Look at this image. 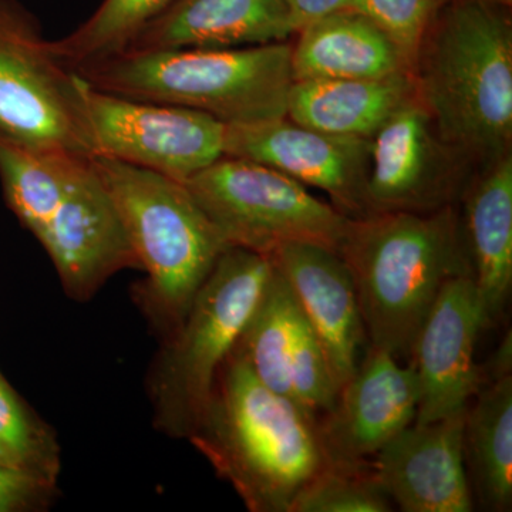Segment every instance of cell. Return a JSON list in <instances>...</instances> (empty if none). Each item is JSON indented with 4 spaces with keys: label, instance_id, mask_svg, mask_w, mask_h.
<instances>
[{
    "label": "cell",
    "instance_id": "44dd1931",
    "mask_svg": "<svg viewBox=\"0 0 512 512\" xmlns=\"http://www.w3.org/2000/svg\"><path fill=\"white\" fill-rule=\"evenodd\" d=\"M468 404L463 453L473 500L485 511L512 507V375L488 380Z\"/></svg>",
    "mask_w": 512,
    "mask_h": 512
},
{
    "label": "cell",
    "instance_id": "ffe728a7",
    "mask_svg": "<svg viewBox=\"0 0 512 512\" xmlns=\"http://www.w3.org/2000/svg\"><path fill=\"white\" fill-rule=\"evenodd\" d=\"M414 96L412 72L377 79L302 80L292 84L286 117L323 133L372 140Z\"/></svg>",
    "mask_w": 512,
    "mask_h": 512
},
{
    "label": "cell",
    "instance_id": "ac0fdd59",
    "mask_svg": "<svg viewBox=\"0 0 512 512\" xmlns=\"http://www.w3.org/2000/svg\"><path fill=\"white\" fill-rule=\"evenodd\" d=\"M458 202L473 281L494 326L512 286V154L477 167Z\"/></svg>",
    "mask_w": 512,
    "mask_h": 512
},
{
    "label": "cell",
    "instance_id": "f546056e",
    "mask_svg": "<svg viewBox=\"0 0 512 512\" xmlns=\"http://www.w3.org/2000/svg\"><path fill=\"white\" fill-rule=\"evenodd\" d=\"M295 33L308 23L349 9L352 0H282Z\"/></svg>",
    "mask_w": 512,
    "mask_h": 512
},
{
    "label": "cell",
    "instance_id": "30bf717a",
    "mask_svg": "<svg viewBox=\"0 0 512 512\" xmlns=\"http://www.w3.org/2000/svg\"><path fill=\"white\" fill-rule=\"evenodd\" d=\"M474 168L414 96L370 140L367 210L430 214L457 205Z\"/></svg>",
    "mask_w": 512,
    "mask_h": 512
},
{
    "label": "cell",
    "instance_id": "7a4b0ae2",
    "mask_svg": "<svg viewBox=\"0 0 512 512\" xmlns=\"http://www.w3.org/2000/svg\"><path fill=\"white\" fill-rule=\"evenodd\" d=\"M339 254L355 282L369 346L397 359L412 356L443 286L473 276L457 205L352 218Z\"/></svg>",
    "mask_w": 512,
    "mask_h": 512
},
{
    "label": "cell",
    "instance_id": "e0dca14e",
    "mask_svg": "<svg viewBox=\"0 0 512 512\" xmlns=\"http://www.w3.org/2000/svg\"><path fill=\"white\" fill-rule=\"evenodd\" d=\"M293 35L282 0H175L124 52L268 45Z\"/></svg>",
    "mask_w": 512,
    "mask_h": 512
},
{
    "label": "cell",
    "instance_id": "8992f818",
    "mask_svg": "<svg viewBox=\"0 0 512 512\" xmlns=\"http://www.w3.org/2000/svg\"><path fill=\"white\" fill-rule=\"evenodd\" d=\"M272 271L269 256L228 248L195 293L154 377L158 417L171 434L190 437L200 423L218 373L237 345Z\"/></svg>",
    "mask_w": 512,
    "mask_h": 512
},
{
    "label": "cell",
    "instance_id": "83f0119b",
    "mask_svg": "<svg viewBox=\"0 0 512 512\" xmlns=\"http://www.w3.org/2000/svg\"><path fill=\"white\" fill-rule=\"evenodd\" d=\"M0 444L23 467L53 481L57 473V450L49 434L29 419L22 404L0 377Z\"/></svg>",
    "mask_w": 512,
    "mask_h": 512
},
{
    "label": "cell",
    "instance_id": "5bb4252c",
    "mask_svg": "<svg viewBox=\"0 0 512 512\" xmlns=\"http://www.w3.org/2000/svg\"><path fill=\"white\" fill-rule=\"evenodd\" d=\"M36 238L52 258L64 288L77 298L92 295L120 269L138 266L92 157L77 170Z\"/></svg>",
    "mask_w": 512,
    "mask_h": 512
},
{
    "label": "cell",
    "instance_id": "3957f363",
    "mask_svg": "<svg viewBox=\"0 0 512 512\" xmlns=\"http://www.w3.org/2000/svg\"><path fill=\"white\" fill-rule=\"evenodd\" d=\"M188 439L254 512H291L326 463L318 419L264 386L234 353Z\"/></svg>",
    "mask_w": 512,
    "mask_h": 512
},
{
    "label": "cell",
    "instance_id": "f1b7e54d",
    "mask_svg": "<svg viewBox=\"0 0 512 512\" xmlns=\"http://www.w3.org/2000/svg\"><path fill=\"white\" fill-rule=\"evenodd\" d=\"M52 483L29 468L0 461V512L23 507Z\"/></svg>",
    "mask_w": 512,
    "mask_h": 512
},
{
    "label": "cell",
    "instance_id": "8fae6325",
    "mask_svg": "<svg viewBox=\"0 0 512 512\" xmlns=\"http://www.w3.org/2000/svg\"><path fill=\"white\" fill-rule=\"evenodd\" d=\"M225 156L274 168L308 188L325 192L350 218L369 215L366 202L370 140L323 133L288 117L227 124Z\"/></svg>",
    "mask_w": 512,
    "mask_h": 512
},
{
    "label": "cell",
    "instance_id": "1f68e13d",
    "mask_svg": "<svg viewBox=\"0 0 512 512\" xmlns=\"http://www.w3.org/2000/svg\"><path fill=\"white\" fill-rule=\"evenodd\" d=\"M494 5L503 6V8L511 9L512 0H488Z\"/></svg>",
    "mask_w": 512,
    "mask_h": 512
},
{
    "label": "cell",
    "instance_id": "ba28073f",
    "mask_svg": "<svg viewBox=\"0 0 512 512\" xmlns=\"http://www.w3.org/2000/svg\"><path fill=\"white\" fill-rule=\"evenodd\" d=\"M74 74L80 121L92 156L183 183L225 156L227 124L210 114L103 92Z\"/></svg>",
    "mask_w": 512,
    "mask_h": 512
},
{
    "label": "cell",
    "instance_id": "277c9868",
    "mask_svg": "<svg viewBox=\"0 0 512 512\" xmlns=\"http://www.w3.org/2000/svg\"><path fill=\"white\" fill-rule=\"evenodd\" d=\"M103 92L202 111L225 124L286 116L291 43L121 52L73 70Z\"/></svg>",
    "mask_w": 512,
    "mask_h": 512
},
{
    "label": "cell",
    "instance_id": "4316f807",
    "mask_svg": "<svg viewBox=\"0 0 512 512\" xmlns=\"http://www.w3.org/2000/svg\"><path fill=\"white\" fill-rule=\"evenodd\" d=\"M448 0H352L349 9L369 19L397 46L413 70L424 37Z\"/></svg>",
    "mask_w": 512,
    "mask_h": 512
},
{
    "label": "cell",
    "instance_id": "4fadbf2b",
    "mask_svg": "<svg viewBox=\"0 0 512 512\" xmlns=\"http://www.w3.org/2000/svg\"><path fill=\"white\" fill-rule=\"evenodd\" d=\"M420 389L412 363L369 346L332 409L318 417L326 460L362 464L416 420Z\"/></svg>",
    "mask_w": 512,
    "mask_h": 512
},
{
    "label": "cell",
    "instance_id": "cb8c5ba5",
    "mask_svg": "<svg viewBox=\"0 0 512 512\" xmlns=\"http://www.w3.org/2000/svg\"><path fill=\"white\" fill-rule=\"evenodd\" d=\"M175 0H103L96 12L63 39L50 40L67 69L124 52L148 23Z\"/></svg>",
    "mask_w": 512,
    "mask_h": 512
},
{
    "label": "cell",
    "instance_id": "7c38bea8",
    "mask_svg": "<svg viewBox=\"0 0 512 512\" xmlns=\"http://www.w3.org/2000/svg\"><path fill=\"white\" fill-rule=\"evenodd\" d=\"M488 328L473 276L443 286L417 333L412 365L420 400L414 423H431L461 412L484 384L474 360L478 336Z\"/></svg>",
    "mask_w": 512,
    "mask_h": 512
},
{
    "label": "cell",
    "instance_id": "5b68a950",
    "mask_svg": "<svg viewBox=\"0 0 512 512\" xmlns=\"http://www.w3.org/2000/svg\"><path fill=\"white\" fill-rule=\"evenodd\" d=\"M90 157L137 264L147 272L151 298L180 325L228 245L183 181L113 158Z\"/></svg>",
    "mask_w": 512,
    "mask_h": 512
},
{
    "label": "cell",
    "instance_id": "9c48e42d",
    "mask_svg": "<svg viewBox=\"0 0 512 512\" xmlns=\"http://www.w3.org/2000/svg\"><path fill=\"white\" fill-rule=\"evenodd\" d=\"M0 136L92 156L76 74L59 62L37 20L16 0H0Z\"/></svg>",
    "mask_w": 512,
    "mask_h": 512
},
{
    "label": "cell",
    "instance_id": "6da1fadb",
    "mask_svg": "<svg viewBox=\"0 0 512 512\" xmlns=\"http://www.w3.org/2000/svg\"><path fill=\"white\" fill-rule=\"evenodd\" d=\"M414 87L437 130L474 167L511 154L510 9L448 0L413 64Z\"/></svg>",
    "mask_w": 512,
    "mask_h": 512
},
{
    "label": "cell",
    "instance_id": "52a82bcc",
    "mask_svg": "<svg viewBox=\"0 0 512 512\" xmlns=\"http://www.w3.org/2000/svg\"><path fill=\"white\" fill-rule=\"evenodd\" d=\"M228 248L265 256L288 244L339 252L352 218L274 168L221 157L184 181Z\"/></svg>",
    "mask_w": 512,
    "mask_h": 512
},
{
    "label": "cell",
    "instance_id": "2e32d148",
    "mask_svg": "<svg viewBox=\"0 0 512 512\" xmlns=\"http://www.w3.org/2000/svg\"><path fill=\"white\" fill-rule=\"evenodd\" d=\"M328 357L339 389L359 366L366 340L355 282L338 251L318 244L284 245L269 256Z\"/></svg>",
    "mask_w": 512,
    "mask_h": 512
},
{
    "label": "cell",
    "instance_id": "d4e9b609",
    "mask_svg": "<svg viewBox=\"0 0 512 512\" xmlns=\"http://www.w3.org/2000/svg\"><path fill=\"white\" fill-rule=\"evenodd\" d=\"M393 503L379 484L370 461L333 463L322 468L302 488L291 512H389Z\"/></svg>",
    "mask_w": 512,
    "mask_h": 512
},
{
    "label": "cell",
    "instance_id": "603a6c76",
    "mask_svg": "<svg viewBox=\"0 0 512 512\" xmlns=\"http://www.w3.org/2000/svg\"><path fill=\"white\" fill-rule=\"evenodd\" d=\"M301 316L291 288L274 266L261 299L232 350L259 382L289 399V362Z\"/></svg>",
    "mask_w": 512,
    "mask_h": 512
},
{
    "label": "cell",
    "instance_id": "7402d4cb",
    "mask_svg": "<svg viewBox=\"0 0 512 512\" xmlns=\"http://www.w3.org/2000/svg\"><path fill=\"white\" fill-rule=\"evenodd\" d=\"M89 157L25 146L0 136V181L6 200L35 237Z\"/></svg>",
    "mask_w": 512,
    "mask_h": 512
},
{
    "label": "cell",
    "instance_id": "d6986e66",
    "mask_svg": "<svg viewBox=\"0 0 512 512\" xmlns=\"http://www.w3.org/2000/svg\"><path fill=\"white\" fill-rule=\"evenodd\" d=\"M291 45L293 82L377 79L412 72L397 46L352 9L308 23Z\"/></svg>",
    "mask_w": 512,
    "mask_h": 512
},
{
    "label": "cell",
    "instance_id": "484cf974",
    "mask_svg": "<svg viewBox=\"0 0 512 512\" xmlns=\"http://www.w3.org/2000/svg\"><path fill=\"white\" fill-rule=\"evenodd\" d=\"M288 377L291 399L306 412L318 419L332 409L340 389L328 357L303 315L296 329Z\"/></svg>",
    "mask_w": 512,
    "mask_h": 512
},
{
    "label": "cell",
    "instance_id": "9a60e30c",
    "mask_svg": "<svg viewBox=\"0 0 512 512\" xmlns=\"http://www.w3.org/2000/svg\"><path fill=\"white\" fill-rule=\"evenodd\" d=\"M466 409L431 423L410 424L372 457L377 481L400 510H474L463 453Z\"/></svg>",
    "mask_w": 512,
    "mask_h": 512
},
{
    "label": "cell",
    "instance_id": "4dcf8cb0",
    "mask_svg": "<svg viewBox=\"0 0 512 512\" xmlns=\"http://www.w3.org/2000/svg\"><path fill=\"white\" fill-rule=\"evenodd\" d=\"M0 461H2V463L15 464V466H22V464L16 460V457L10 453L8 448L3 447L2 444H0Z\"/></svg>",
    "mask_w": 512,
    "mask_h": 512
}]
</instances>
